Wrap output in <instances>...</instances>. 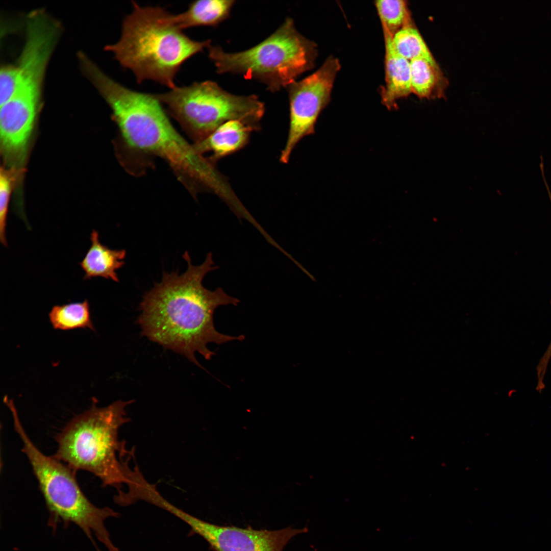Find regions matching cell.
I'll return each instance as SVG.
<instances>
[{"label":"cell","instance_id":"cell-8","mask_svg":"<svg viewBox=\"0 0 551 551\" xmlns=\"http://www.w3.org/2000/svg\"><path fill=\"white\" fill-rule=\"evenodd\" d=\"M340 68L337 58L328 57L315 72L287 88L289 99L287 139L280 161L287 163L292 152L305 136L313 134L318 117L329 103L336 75Z\"/></svg>","mask_w":551,"mask_h":551},{"label":"cell","instance_id":"cell-3","mask_svg":"<svg viewBox=\"0 0 551 551\" xmlns=\"http://www.w3.org/2000/svg\"><path fill=\"white\" fill-rule=\"evenodd\" d=\"M133 3L132 12L122 22L119 40L105 49L133 72L138 83L151 80L173 89L182 65L207 48L211 41L191 39L176 23L174 15L163 8Z\"/></svg>","mask_w":551,"mask_h":551},{"label":"cell","instance_id":"cell-17","mask_svg":"<svg viewBox=\"0 0 551 551\" xmlns=\"http://www.w3.org/2000/svg\"><path fill=\"white\" fill-rule=\"evenodd\" d=\"M375 3L383 30L392 36L407 23L408 13L405 1L380 0Z\"/></svg>","mask_w":551,"mask_h":551},{"label":"cell","instance_id":"cell-19","mask_svg":"<svg viewBox=\"0 0 551 551\" xmlns=\"http://www.w3.org/2000/svg\"><path fill=\"white\" fill-rule=\"evenodd\" d=\"M20 70L18 65H4L0 71V106L11 98L18 86Z\"/></svg>","mask_w":551,"mask_h":551},{"label":"cell","instance_id":"cell-13","mask_svg":"<svg viewBox=\"0 0 551 551\" xmlns=\"http://www.w3.org/2000/svg\"><path fill=\"white\" fill-rule=\"evenodd\" d=\"M234 0H199L188 6L186 11L174 15L176 23L182 30L197 26L215 27L227 18Z\"/></svg>","mask_w":551,"mask_h":551},{"label":"cell","instance_id":"cell-18","mask_svg":"<svg viewBox=\"0 0 551 551\" xmlns=\"http://www.w3.org/2000/svg\"><path fill=\"white\" fill-rule=\"evenodd\" d=\"M12 185L9 173L2 168L0 174V241L4 246H8L6 233Z\"/></svg>","mask_w":551,"mask_h":551},{"label":"cell","instance_id":"cell-15","mask_svg":"<svg viewBox=\"0 0 551 551\" xmlns=\"http://www.w3.org/2000/svg\"><path fill=\"white\" fill-rule=\"evenodd\" d=\"M392 43L397 53L409 61L421 58L438 67L418 30L407 23L392 36Z\"/></svg>","mask_w":551,"mask_h":551},{"label":"cell","instance_id":"cell-12","mask_svg":"<svg viewBox=\"0 0 551 551\" xmlns=\"http://www.w3.org/2000/svg\"><path fill=\"white\" fill-rule=\"evenodd\" d=\"M91 245L79 265L84 272V280L101 277L119 281L116 271L125 264V249H112L102 244L98 232L93 229L90 235Z\"/></svg>","mask_w":551,"mask_h":551},{"label":"cell","instance_id":"cell-20","mask_svg":"<svg viewBox=\"0 0 551 551\" xmlns=\"http://www.w3.org/2000/svg\"><path fill=\"white\" fill-rule=\"evenodd\" d=\"M550 201L551 202V196L549 197ZM551 358V341L545 351V353L540 360V363L544 366L548 365V362Z\"/></svg>","mask_w":551,"mask_h":551},{"label":"cell","instance_id":"cell-9","mask_svg":"<svg viewBox=\"0 0 551 551\" xmlns=\"http://www.w3.org/2000/svg\"><path fill=\"white\" fill-rule=\"evenodd\" d=\"M171 514L187 523L214 551H283L292 537L308 531L306 527L272 531L255 530L251 527L218 525L194 517L176 506L172 508Z\"/></svg>","mask_w":551,"mask_h":551},{"label":"cell","instance_id":"cell-1","mask_svg":"<svg viewBox=\"0 0 551 551\" xmlns=\"http://www.w3.org/2000/svg\"><path fill=\"white\" fill-rule=\"evenodd\" d=\"M183 257L187 263L186 271L180 275L163 274L161 281L143 295L137 322L142 335L202 368L195 353L211 359L215 353L208 348L209 343L222 344L245 339L242 335L236 337L219 333L213 321L216 308L236 306L240 301L220 287L211 291L203 286L205 276L218 268L212 253H208L204 262L197 266L192 264L187 252Z\"/></svg>","mask_w":551,"mask_h":551},{"label":"cell","instance_id":"cell-14","mask_svg":"<svg viewBox=\"0 0 551 551\" xmlns=\"http://www.w3.org/2000/svg\"><path fill=\"white\" fill-rule=\"evenodd\" d=\"M49 321L55 329L69 330L78 328L94 331L87 299L83 302L55 305L48 313Z\"/></svg>","mask_w":551,"mask_h":551},{"label":"cell","instance_id":"cell-4","mask_svg":"<svg viewBox=\"0 0 551 551\" xmlns=\"http://www.w3.org/2000/svg\"><path fill=\"white\" fill-rule=\"evenodd\" d=\"M133 402L118 400L102 408L93 403L57 434L54 457L74 472L84 470L93 473L104 486L121 489L127 481L123 457L127 450L119 439V430L130 421L126 408Z\"/></svg>","mask_w":551,"mask_h":551},{"label":"cell","instance_id":"cell-7","mask_svg":"<svg viewBox=\"0 0 551 551\" xmlns=\"http://www.w3.org/2000/svg\"><path fill=\"white\" fill-rule=\"evenodd\" d=\"M154 95L167 106L170 114L194 143L230 120H240L259 128L265 112L264 104L256 95H234L211 81L176 86L167 92Z\"/></svg>","mask_w":551,"mask_h":551},{"label":"cell","instance_id":"cell-6","mask_svg":"<svg viewBox=\"0 0 551 551\" xmlns=\"http://www.w3.org/2000/svg\"><path fill=\"white\" fill-rule=\"evenodd\" d=\"M207 48L217 73L258 80L272 92L287 88L312 68L317 55L315 43L297 31L290 17L262 42L244 51L227 53L211 45Z\"/></svg>","mask_w":551,"mask_h":551},{"label":"cell","instance_id":"cell-5","mask_svg":"<svg viewBox=\"0 0 551 551\" xmlns=\"http://www.w3.org/2000/svg\"><path fill=\"white\" fill-rule=\"evenodd\" d=\"M10 412L15 430L22 441V450L31 464L49 512V525L53 529L61 522L74 523L97 550L99 548L93 534L109 551H116L104 522L109 517H118L119 514L109 507L93 505L80 488L74 471L54 456L43 454L27 434L16 408H12Z\"/></svg>","mask_w":551,"mask_h":551},{"label":"cell","instance_id":"cell-16","mask_svg":"<svg viewBox=\"0 0 551 551\" xmlns=\"http://www.w3.org/2000/svg\"><path fill=\"white\" fill-rule=\"evenodd\" d=\"M410 63L412 92L420 97L429 96L437 83L438 67L421 58Z\"/></svg>","mask_w":551,"mask_h":551},{"label":"cell","instance_id":"cell-2","mask_svg":"<svg viewBox=\"0 0 551 551\" xmlns=\"http://www.w3.org/2000/svg\"><path fill=\"white\" fill-rule=\"evenodd\" d=\"M92 84L112 111L127 154L164 160L194 198L207 191L228 205L236 201L224 176L177 132L154 94L129 89L104 72L94 76Z\"/></svg>","mask_w":551,"mask_h":551},{"label":"cell","instance_id":"cell-11","mask_svg":"<svg viewBox=\"0 0 551 551\" xmlns=\"http://www.w3.org/2000/svg\"><path fill=\"white\" fill-rule=\"evenodd\" d=\"M384 35L386 84L382 91V99L384 106L391 109L395 106L398 99L406 97L412 92L410 63L395 51L392 36L385 30Z\"/></svg>","mask_w":551,"mask_h":551},{"label":"cell","instance_id":"cell-10","mask_svg":"<svg viewBox=\"0 0 551 551\" xmlns=\"http://www.w3.org/2000/svg\"><path fill=\"white\" fill-rule=\"evenodd\" d=\"M259 128L238 120L227 121L203 140L193 144L196 151L203 155L212 153L209 159L213 163L244 147L252 132Z\"/></svg>","mask_w":551,"mask_h":551}]
</instances>
